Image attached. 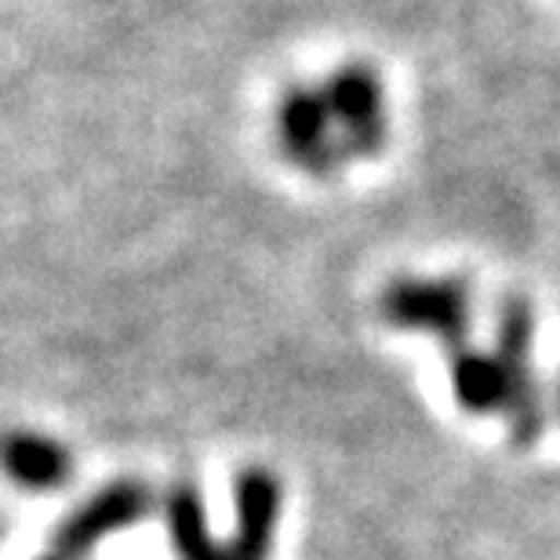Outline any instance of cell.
Listing matches in <instances>:
<instances>
[{"instance_id":"obj_1","label":"cell","mask_w":560,"mask_h":560,"mask_svg":"<svg viewBox=\"0 0 560 560\" xmlns=\"http://www.w3.org/2000/svg\"><path fill=\"white\" fill-rule=\"evenodd\" d=\"M277 142L295 167L310 175H331L346 161L331 109L320 88H291L277 106Z\"/></svg>"},{"instance_id":"obj_2","label":"cell","mask_w":560,"mask_h":560,"mask_svg":"<svg viewBox=\"0 0 560 560\" xmlns=\"http://www.w3.org/2000/svg\"><path fill=\"white\" fill-rule=\"evenodd\" d=\"M346 156H372L386 142V98L368 66H346L320 88Z\"/></svg>"},{"instance_id":"obj_3","label":"cell","mask_w":560,"mask_h":560,"mask_svg":"<svg viewBox=\"0 0 560 560\" xmlns=\"http://www.w3.org/2000/svg\"><path fill=\"white\" fill-rule=\"evenodd\" d=\"M383 310L397 328L436 335L447 346V353L466 346L469 295L455 280H397L386 291Z\"/></svg>"},{"instance_id":"obj_4","label":"cell","mask_w":560,"mask_h":560,"mask_svg":"<svg viewBox=\"0 0 560 560\" xmlns=\"http://www.w3.org/2000/svg\"><path fill=\"white\" fill-rule=\"evenodd\" d=\"M142 510H145V491L142 488H136V485L109 488L62 524L59 539H55V550H59L62 560L92 550V546L98 539H106L109 532L128 528L131 521L142 517Z\"/></svg>"},{"instance_id":"obj_5","label":"cell","mask_w":560,"mask_h":560,"mask_svg":"<svg viewBox=\"0 0 560 560\" xmlns=\"http://www.w3.org/2000/svg\"><path fill=\"white\" fill-rule=\"evenodd\" d=\"M0 469L22 488H55L70 477V455L40 433L0 436Z\"/></svg>"},{"instance_id":"obj_6","label":"cell","mask_w":560,"mask_h":560,"mask_svg":"<svg viewBox=\"0 0 560 560\" xmlns=\"http://www.w3.org/2000/svg\"><path fill=\"white\" fill-rule=\"evenodd\" d=\"M48 560H62V557H48Z\"/></svg>"}]
</instances>
